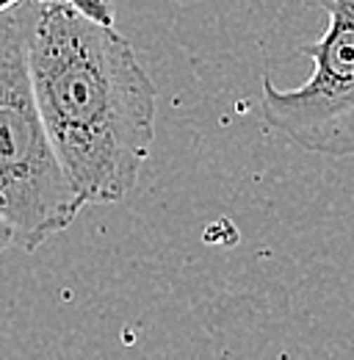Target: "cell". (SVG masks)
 Wrapping results in <instances>:
<instances>
[{
    "label": "cell",
    "mask_w": 354,
    "mask_h": 360,
    "mask_svg": "<svg viewBox=\"0 0 354 360\" xmlns=\"http://www.w3.org/2000/svg\"><path fill=\"white\" fill-rule=\"evenodd\" d=\"M37 0L0 11V222L22 250H37L86 208L64 178L31 89L28 37Z\"/></svg>",
    "instance_id": "7a4b0ae2"
},
{
    "label": "cell",
    "mask_w": 354,
    "mask_h": 360,
    "mask_svg": "<svg viewBox=\"0 0 354 360\" xmlns=\"http://www.w3.org/2000/svg\"><path fill=\"white\" fill-rule=\"evenodd\" d=\"M327 11L324 37L302 53L313 75L299 89H280L263 78L266 122L302 150L349 158L354 153V0H308Z\"/></svg>",
    "instance_id": "3957f363"
},
{
    "label": "cell",
    "mask_w": 354,
    "mask_h": 360,
    "mask_svg": "<svg viewBox=\"0 0 354 360\" xmlns=\"http://www.w3.org/2000/svg\"><path fill=\"white\" fill-rule=\"evenodd\" d=\"M14 3H22V0H0V11ZM64 3L75 6L81 14H86L88 20L100 22V25H114V3L111 0H64Z\"/></svg>",
    "instance_id": "277c9868"
},
{
    "label": "cell",
    "mask_w": 354,
    "mask_h": 360,
    "mask_svg": "<svg viewBox=\"0 0 354 360\" xmlns=\"http://www.w3.org/2000/svg\"><path fill=\"white\" fill-rule=\"evenodd\" d=\"M11 244H14V241H11V233H8V230H6V225L0 222V252H3L6 247H11Z\"/></svg>",
    "instance_id": "5b68a950"
},
{
    "label": "cell",
    "mask_w": 354,
    "mask_h": 360,
    "mask_svg": "<svg viewBox=\"0 0 354 360\" xmlns=\"http://www.w3.org/2000/svg\"><path fill=\"white\" fill-rule=\"evenodd\" d=\"M31 89L55 161L84 205L131 194L155 141V84L133 45L64 0H37Z\"/></svg>",
    "instance_id": "6da1fadb"
}]
</instances>
